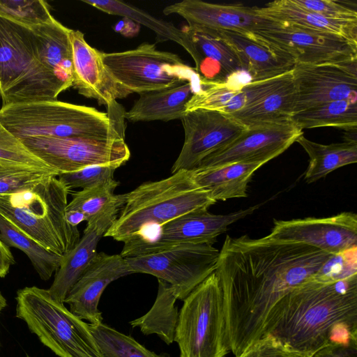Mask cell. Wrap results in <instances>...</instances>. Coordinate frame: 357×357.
<instances>
[{
	"instance_id": "cell-7",
	"label": "cell",
	"mask_w": 357,
	"mask_h": 357,
	"mask_svg": "<svg viewBox=\"0 0 357 357\" xmlns=\"http://www.w3.org/2000/svg\"><path fill=\"white\" fill-rule=\"evenodd\" d=\"M17 317L60 357H103L89 324L54 300L47 289L27 287L17 293Z\"/></svg>"
},
{
	"instance_id": "cell-21",
	"label": "cell",
	"mask_w": 357,
	"mask_h": 357,
	"mask_svg": "<svg viewBox=\"0 0 357 357\" xmlns=\"http://www.w3.org/2000/svg\"><path fill=\"white\" fill-rule=\"evenodd\" d=\"M183 48L191 55L195 71L206 81L226 82L243 71L240 59L231 45L217 32L183 29Z\"/></svg>"
},
{
	"instance_id": "cell-3",
	"label": "cell",
	"mask_w": 357,
	"mask_h": 357,
	"mask_svg": "<svg viewBox=\"0 0 357 357\" xmlns=\"http://www.w3.org/2000/svg\"><path fill=\"white\" fill-rule=\"evenodd\" d=\"M108 112L55 100L17 102L0 109V123L20 139L38 137L125 139V113L119 103Z\"/></svg>"
},
{
	"instance_id": "cell-13",
	"label": "cell",
	"mask_w": 357,
	"mask_h": 357,
	"mask_svg": "<svg viewBox=\"0 0 357 357\" xmlns=\"http://www.w3.org/2000/svg\"><path fill=\"white\" fill-rule=\"evenodd\" d=\"M261 205L225 215L212 214L208 211L183 215L159 227L149 238H137L124 242L120 255L128 257L182 243L213 245L230 225L252 214Z\"/></svg>"
},
{
	"instance_id": "cell-40",
	"label": "cell",
	"mask_w": 357,
	"mask_h": 357,
	"mask_svg": "<svg viewBox=\"0 0 357 357\" xmlns=\"http://www.w3.org/2000/svg\"><path fill=\"white\" fill-rule=\"evenodd\" d=\"M117 168L112 166L93 165L76 172L59 174V180L70 192L75 188L82 190L109 184L116 181L114 178Z\"/></svg>"
},
{
	"instance_id": "cell-5",
	"label": "cell",
	"mask_w": 357,
	"mask_h": 357,
	"mask_svg": "<svg viewBox=\"0 0 357 357\" xmlns=\"http://www.w3.org/2000/svg\"><path fill=\"white\" fill-rule=\"evenodd\" d=\"M51 175L30 188L0 195V214L48 251L63 257L79 242L66 218L69 191Z\"/></svg>"
},
{
	"instance_id": "cell-41",
	"label": "cell",
	"mask_w": 357,
	"mask_h": 357,
	"mask_svg": "<svg viewBox=\"0 0 357 357\" xmlns=\"http://www.w3.org/2000/svg\"><path fill=\"white\" fill-rule=\"evenodd\" d=\"M357 275V246L332 255L321 266L314 279L334 282Z\"/></svg>"
},
{
	"instance_id": "cell-6",
	"label": "cell",
	"mask_w": 357,
	"mask_h": 357,
	"mask_svg": "<svg viewBox=\"0 0 357 357\" xmlns=\"http://www.w3.org/2000/svg\"><path fill=\"white\" fill-rule=\"evenodd\" d=\"M63 85L40 62L31 29L0 17L2 106L55 100Z\"/></svg>"
},
{
	"instance_id": "cell-19",
	"label": "cell",
	"mask_w": 357,
	"mask_h": 357,
	"mask_svg": "<svg viewBox=\"0 0 357 357\" xmlns=\"http://www.w3.org/2000/svg\"><path fill=\"white\" fill-rule=\"evenodd\" d=\"M131 274L124 258L120 255L99 252L73 285L64 303L70 305V311L91 324L102 322L98 304L105 288L113 281Z\"/></svg>"
},
{
	"instance_id": "cell-17",
	"label": "cell",
	"mask_w": 357,
	"mask_h": 357,
	"mask_svg": "<svg viewBox=\"0 0 357 357\" xmlns=\"http://www.w3.org/2000/svg\"><path fill=\"white\" fill-rule=\"evenodd\" d=\"M268 237L306 244L335 255L357 246V215L351 212L322 218L274 220Z\"/></svg>"
},
{
	"instance_id": "cell-32",
	"label": "cell",
	"mask_w": 357,
	"mask_h": 357,
	"mask_svg": "<svg viewBox=\"0 0 357 357\" xmlns=\"http://www.w3.org/2000/svg\"><path fill=\"white\" fill-rule=\"evenodd\" d=\"M291 121L298 127H335L345 130L357 128V101L338 100L296 112Z\"/></svg>"
},
{
	"instance_id": "cell-15",
	"label": "cell",
	"mask_w": 357,
	"mask_h": 357,
	"mask_svg": "<svg viewBox=\"0 0 357 357\" xmlns=\"http://www.w3.org/2000/svg\"><path fill=\"white\" fill-rule=\"evenodd\" d=\"M303 131L291 121L248 128L227 146L204 158L195 169L235 162H263L286 151Z\"/></svg>"
},
{
	"instance_id": "cell-38",
	"label": "cell",
	"mask_w": 357,
	"mask_h": 357,
	"mask_svg": "<svg viewBox=\"0 0 357 357\" xmlns=\"http://www.w3.org/2000/svg\"><path fill=\"white\" fill-rule=\"evenodd\" d=\"M239 90L227 82L205 81L187 103L185 112L198 109L223 112Z\"/></svg>"
},
{
	"instance_id": "cell-46",
	"label": "cell",
	"mask_w": 357,
	"mask_h": 357,
	"mask_svg": "<svg viewBox=\"0 0 357 357\" xmlns=\"http://www.w3.org/2000/svg\"><path fill=\"white\" fill-rule=\"evenodd\" d=\"M66 218L67 222L73 227H77L80 222L85 221L84 214L75 210L66 211Z\"/></svg>"
},
{
	"instance_id": "cell-18",
	"label": "cell",
	"mask_w": 357,
	"mask_h": 357,
	"mask_svg": "<svg viewBox=\"0 0 357 357\" xmlns=\"http://www.w3.org/2000/svg\"><path fill=\"white\" fill-rule=\"evenodd\" d=\"M165 15L176 14L188 22L187 28L197 32L231 31L254 33L269 20L257 7L241 4H218L200 0H183L167 6Z\"/></svg>"
},
{
	"instance_id": "cell-39",
	"label": "cell",
	"mask_w": 357,
	"mask_h": 357,
	"mask_svg": "<svg viewBox=\"0 0 357 357\" xmlns=\"http://www.w3.org/2000/svg\"><path fill=\"white\" fill-rule=\"evenodd\" d=\"M51 175L58 176L56 172L50 170L0 165V195L30 188Z\"/></svg>"
},
{
	"instance_id": "cell-8",
	"label": "cell",
	"mask_w": 357,
	"mask_h": 357,
	"mask_svg": "<svg viewBox=\"0 0 357 357\" xmlns=\"http://www.w3.org/2000/svg\"><path fill=\"white\" fill-rule=\"evenodd\" d=\"M174 341L180 357H225L229 352L223 295L215 272L183 300Z\"/></svg>"
},
{
	"instance_id": "cell-36",
	"label": "cell",
	"mask_w": 357,
	"mask_h": 357,
	"mask_svg": "<svg viewBox=\"0 0 357 357\" xmlns=\"http://www.w3.org/2000/svg\"><path fill=\"white\" fill-rule=\"evenodd\" d=\"M0 17L29 29L54 17L48 3L42 0H0Z\"/></svg>"
},
{
	"instance_id": "cell-26",
	"label": "cell",
	"mask_w": 357,
	"mask_h": 357,
	"mask_svg": "<svg viewBox=\"0 0 357 357\" xmlns=\"http://www.w3.org/2000/svg\"><path fill=\"white\" fill-rule=\"evenodd\" d=\"M261 15L310 30L336 35L357 42V21L333 20L304 9L291 0L269 2L257 7Z\"/></svg>"
},
{
	"instance_id": "cell-42",
	"label": "cell",
	"mask_w": 357,
	"mask_h": 357,
	"mask_svg": "<svg viewBox=\"0 0 357 357\" xmlns=\"http://www.w3.org/2000/svg\"><path fill=\"white\" fill-rule=\"evenodd\" d=\"M296 5L333 20L357 21L356 6L333 0H291Z\"/></svg>"
},
{
	"instance_id": "cell-16",
	"label": "cell",
	"mask_w": 357,
	"mask_h": 357,
	"mask_svg": "<svg viewBox=\"0 0 357 357\" xmlns=\"http://www.w3.org/2000/svg\"><path fill=\"white\" fill-rule=\"evenodd\" d=\"M291 77L296 90L294 113L333 100L357 101V61L296 63Z\"/></svg>"
},
{
	"instance_id": "cell-23",
	"label": "cell",
	"mask_w": 357,
	"mask_h": 357,
	"mask_svg": "<svg viewBox=\"0 0 357 357\" xmlns=\"http://www.w3.org/2000/svg\"><path fill=\"white\" fill-rule=\"evenodd\" d=\"M40 63L66 88L73 85L70 29L53 17L44 24L31 29Z\"/></svg>"
},
{
	"instance_id": "cell-1",
	"label": "cell",
	"mask_w": 357,
	"mask_h": 357,
	"mask_svg": "<svg viewBox=\"0 0 357 357\" xmlns=\"http://www.w3.org/2000/svg\"><path fill=\"white\" fill-rule=\"evenodd\" d=\"M331 254L264 236H227L216 273L221 286L225 339L235 357L261 339L267 319L286 294L314 278Z\"/></svg>"
},
{
	"instance_id": "cell-30",
	"label": "cell",
	"mask_w": 357,
	"mask_h": 357,
	"mask_svg": "<svg viewBox=\"0 0 357 357\" xmlns=\"http://www.w3.org/2000/svg\"><path fill=\"white\" fill-rule=\"evenodd\" d=\"M296 142L309 155V165L304 176L307 183L314 182L341 167L357 162V142L321 144L302 135Z\"/></svg>"
},
{
	"instance_id": "cell-11",
	"label": "cell",
	"mask_w": 357,
	"mask_h": 357,
	"mask_svg": "<svg viewBox=\"0 0 357 357\" xmlns=\"http://www.w3.org/2000/svg\"><path fill=\"white\" fill-rule=\"evenodd\" d=\"M21 140L58 175L93 165L119 168L130 157L125 139L121 138L38 137Z\"/></svg>"
},
{
	"instance_id": "cell-22",
	"label": "cell",
	"mask_w": 357,
	"mask_h": 357,
	"mask_svg": "<svg viewBox=\"0 0 357 357\" xmlns=\"http://www.w3.org/2000/svg\"><path fill=\"white\" fill-rule=\"evenodd\" d=\"M218 33L236 51L242 68L252 82L273 78L292 70L296 61L287 54L259 39L254 33Z\"/></svg>"
},
{
	"instance_id": "cell-45",
	"label": "cell",
	"mask_w": 357,
	"mask_h": 357,
	"mask_svg": "<svg viewBox=\"0 0 357 357\" xmlns=\"http://www.w3.org/2000/svg\"><path fill=\"white\" fill-rule=\"evenodd\" d=\"M15 263L14 257L9 247L0 238V278H4Z\"/></svg>"
},
{
	"instance_id": "cell-47",
	"label": "cell",
	"mask_w": 357,
	"mask_h": 357,
	"mask_svg": "<svg viewBox=\"0 0 357 357\" xmlns=\"http://www.w3.org/2000/svg\"><path fill=\"white\" fill-rule=\"evenodd\" d=\"M6 306V300L0 292V312Z\"/></svg>"
},
{
	"instance_id": "cell-2",
	"label": "cell",
	"mask_w": 357,
	"mask_h": 357,
	"mask_svg": "<svg viewBox=\"0 0 357 357\" xmlns=\"http://www.w3.org/2000/svg\"><path fill=\"white\" fill-rule=\"evenodd\" d=\"M265 337L307 357L357 344V275L328 283L313 278L294 289L272 309Z\"/></svg>"
},
{
	"instance_id": "cell-12",
	"label": "cell",
	"mask_w": 357,
	"mask_h": 357,
	"mask_svg": "<svg viewBox=\"0 0 357 357\" xmlns=\"http://www.w3.org/2000/svg\"><path fill=\"white\" fill-rule=\"evenodd\" d=\"M259 39L292 58L296 63L319 65L357 61V42L269 18L254 33Z\"/></svg>"
},
{
	"instance_id": "cell-34",
	"label": "cell",
	"mask_w": 357,
	"mask_h": 357,
	"mask_svg": "<svg viewBox=\"0 0 357 357\" xmlns=\"http://www.w3.org/2000/svg\"><path fill=\"white\" fill-rule=\"evenodd\" d=\"M83 2L110 15H116L131 19L151 29L158 41L172 40L183 47L185 33L173 24L167 22L149 15L132 6L115 0H83Z\"/></svg>"
},
{
	"instance_id": "cell-33",
	"label": "cell",
	"mask_w": 357,
	"mask_h": 357,
	"mask_svg": "<svg viewBox=\"0 0 357 357\" xmlns=\"http://www.w3.org/2000/svg\"><path fill=\"white\" fill-rule=\"evenodd\" d=\"M0 238L8 247L22 251L43 280H49L61 264L63 257L46 250L1 214Z\"/></svg>"
},
{
	"instance_id": "cell-44",
	"label": "cell",
	"mask_w": 357,
	"mask_h": 357,
	"mask_svg": "<svg viewBox=\"0 0 357 357\" xmlns=\"http://www.w3.org/2000/svg\"><path fill=\"white\" fill-rule=\"evenodd\" d=\"M311 357H357V344L349 345H329Z\"/></svg>"
},
{
	"instance_id": "cell-4",
	"label": "cell",
	"mask_w": 357,
	"mask_h": 357,
	"mask_svg": "<svg viewBox=\"0 0 357 357\" xmlns=\"http://www.w3.org/2000/svg\"><path fill=\"white\" fill-rule=\"evenodd\" d=\"M126 194L125 204L104 235L123 243L183 215L208 211L216 203L207 190L195 183L190 171L143 183Z\"/></svg>"
},
{
	"instance_id": "cell-9",
	"label": "cell",
	"mask_w": 357,
	"mask_h": 357,
	"mask_svg": "<svg viewBox=\"0 0 357 357\" xmlns=\"http://www.w3.org/2000/svg\"><path fill=\"white\" fill-rule=\"evenodd\" d=\"M103 63L112 79L129 94L166 89L189 82L202 89L204 80L177 55L144 43L133 50L102 52Z\"/></svg>"
},
{
	"instance_id": "cell-27",
	"label": "cell",
	"mask_w": 357,
	"mask_h": 357,
	"mask_svg": "<svg viewBox=\"0 0 357 357\" xmlns=\"http://www.w3.org/2000/svg\"><path fill=\"white\" fill-rule=\"evenodd\" d=\"M119 184L115 181L77 192L68 204L66 211H80L85 217L87 227L105 234L126 202V193L116 195L114 192Z\"/></svg>"
},
{
	"instance_id": "cell-24",
	"label": "cell",
	"mask_w": 357,
	"mask_h": 357,
	"mask_svg": "<svg viewBox=\"0 0 357 357\" xmlns=\"http://www.w3.org/2000/svg\"><path fill=\"white\" fill-rule=\"evenodd\" d=\"M200 89L185 82L172 86L139 93L132 108L125 113L131 122L181 119L193 93Z\"/></svg>"
},
{
	"instance_id": "cell-31",
	"label": "cell",
	"mask_w": 357,
	"mask_h": 357,
	"mask_svg": "<svg viewBox=\"0 0 357 357\" xmlns=\"http://www.w3.org/2000/svg\"><path fill=\"white\" fill-rule=\"evenodd\" d=\"M177 299L172 287L158 280V294L153 306L144 315L130 321V325L139 327L144 335L155 334L167 344H172L178 319L175 305Z\"/></svg>"
},
{
	"instance_id": "cell-48",
	"label": "cell",
	"mask_w": 357,
	"mask_h": 357,
	"mask_svg": "<svg viewBox=\"0 0 357 357\" xmlns=\"http://www.w3.org/2000/svg\"><path fill=\"white\" fill-rule=\"evenodd\" d=\"M26 357H30V356H26Z\"/></svg>"
},
{
	"instance_id": "cell-20",
	"label": "cell",
	"mask_w": 357,
	"mask_h": 357,
	"mask_svg": "<svg viewBox=\"0 0 357 357\" xmlns=\"http://www.w3.org/2000/svg\"><path fill=\"white\" fill-rule=\"evenodd\" d=\"M70 40L73 59V85L78 93L97 100L100 105L110 107L118 98L129 93L110 76L102 59V52L86 41L84 33L70 30Z\"/></svg>"
},
{
	"instance_id": "cell-28",
	"label": "cell",
	"mask_w": 357,
	"mask_h": 357,
	"mask_svg": "<svg viewBox=\"0 0 357 357\" xmlns=\"http://www.w3.org/2000/svg\"><path fill=\"white\" fill-rule=\"evenodd\" d=\"M296 90L291 72L280 85L254 104L230 115L247 128L286 123L294 113Z\"/></svg>"
},
{
	"instance_id": "cell-43",
	"label": "cell",
	"mask_w": 357,
	"mask_h": 357,
	"mask_svg": "<svg viewBox=\"0 0 357 357\" xmlns=\"http://www.w3.org/2000/svg\"><path fill=\"white\" fill-rule=\"evenodd\" d=\"M238 357H307L293 351L269 337H265L242 353Z\"/></svg>"
},
{
	"instance_id": "cell-14",
	"label": "cell",
	"mask_w": 357,
	"mask_h": 357,
	"mask_svg": "<svg viewBox=\"0 0 357 357\" xmlns=\"http://www.w3.org/2000/svg\"><path fill=\"white\" fill-rule=\"evenodd\" d=\"M181 120L185 140L172 174L195 169L204 158L229 144L248 128L230 114L204 109L186 112Z\"/></svg>"
},
{
	"instance_id": "cell-25",
	"label": "cell",
	"mask_w": 357,
	"mask_h": 357,
	"mask_svg": "<svg viewBox=\"0 0 357 357\" xmlns=\"http://www.w3.org/2000/svg\"><path fill=\"white\" fill-rule=\"evenodd\" d=\"M263 162H235L221 166L194 169L195 183L207 190L215 202L248 197V185Z\"/></svg>"
},
{
	"instance_id": "cell-29",
	"label": "cell",
	"mask_w": 357,
	"mask_h": 357,
	"mask_svg": "<svg viewBox=\"0 0 357 357\" xmlns=\"http://www.w3.org/2000/svg\"><path fill=\"white\" fill-rule=\"evenodd\" d=\"M105 232L86 227L76 245L64 255L48 290L56 301L63 303L73 285L84 274L97 252V245Z\"/></svg>"
},
{
	"instance_id": "cell-37",
	"label": "cell",
	"mask_w": 357,
	"mask_h": 357,
	"mask_svg": "<svg viewBox=\"0 0 357 357\" xmlns=\"http://www.w3.org/2000/svg\"><path fill=\"white\" fill-rule=\"evenodd\" d=\"M0 165L23 166L56 172L31 153L20 138L12 134L1 123Z\"/></svg>"
},
{
	"instance_id": "cell-10",
	"label": "cell",
	"mask_w": 357,
	"mask_h": 357,
	"mask_svg": "<svg viewBox=\"0 0 357 357\" xmlns=\"http://www.w3.org/2000/svg\"><path fill=\"white\" fill-rule=\"evenodd\" d=\"M219 254L213 245L182 243L123 258L131 274H150L166 282L183 301L215 272Z\"/></svg>"
},
{
	"instance_id": "cell-35",
	"label": "cell",
	"mask_w": 357,
	"mask_h": 357,
	"mask_svg": "<svg viewBox=\"0 0 357 357\" xmlns=\"http://www.w3.org/2000/svg\"><path fill=\"white\" fill-rule=\"evenodd\" d=\"M89 326L103 357H165L102 322Z\"/></svg>"
}]
</instances>
